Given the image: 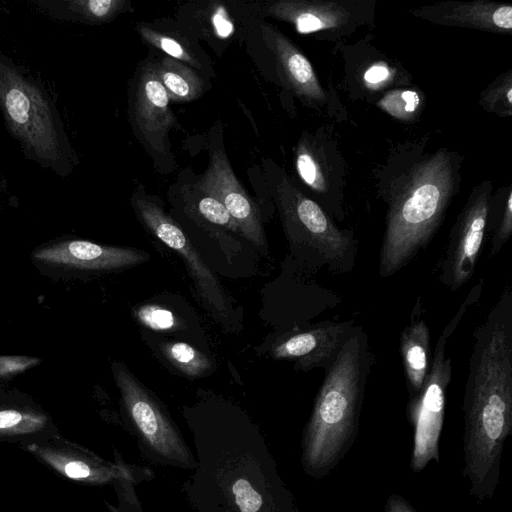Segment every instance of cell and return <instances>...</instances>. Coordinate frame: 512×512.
<instances>
[{"mask_svg":"<svg viewBox=\"0 0 512 512\" xmlns=\"http://www.w3.org/2000/svg\"><path fill=\"white\" fill-rule=\"evenodd\" d=\"M463 399V475L470 495L492 498L512 429V289L507 286L473 333Z\"/></svg>","mask_w":512,"mask_h":512,"instance_id":"6da1fadb","label":"cell"},{"mask_svg":"<svg viewBox=\"0 0 512 512\" xmlns=\"http://www.w3.org/2000/svg\"><path fill=\"white\" fill-rule=\"evenodd\" d=\"M196 467L182 484L197 512H298L262 435L252 425L190 420Z\"/></svg>","mask_w":512,"mask_h":512,"instance_id":"7a4b0ae2","label":"cell"},{"mask_svg":"<svg viewBox=\"0 0 512 512\" xmlns=\"http://www.w3.org/2000/svg\"><path fill=\"white\" fill-rule=\"evenodd\" d=\"M373 362L368 336L356 325L325 370L303 431L301 462L307 475L315 479L327 475L353 444Z\"/></svg>","mask_w":512,"mask_h":512,"instance_id":"3957f363","label":"cell"},{"mask_svg":"<svg viewBox=\"0 0 512 512\" xmlns=\"http://www.w3.org/2000/svg\"><path fill=\"white\" fill-rule=\"evenodd\" d=\"M448 159L437 154L412 174L390 203L379 253V275L393 276L429 244L440 226L452 192Z\"/></svg>","mask_w":512,"mask_h":512,"instance_id":"277c9868","label":"cell"},{"mask_svg":"<svg viewBox=\"0 0 512 512\" xmlns=\"http://www.w3.org/2000/svg\"><path fill=\"white\" fill-rule=\"evenodd\" d=\"M0 111L25 156L67 177L78 158L55 104L40 83L0 54Z\"/></svg>","mask_w":512,"mask_h":512,"instance_id":"5b68a950","label":"cell"},{"mask_svg":"<svg viewBox=\"0 0 512 512\" xmlns=\"http://www.w3.org/2000/svg\"><path fill=\"white\" fill-rule=\"evenodd\" d=\"M273 194L292 252L332 272L353 269L357 246L350 231L339 229L285 174L274 184Z\"/></svg>","mask_w":512,"mask_h":512,"instance_id":"8992f818","label":"cell"},{"mask_svg":"<svg viewBox=\"0 0 512 512\" xmlns=\"http://www.w3.org/2000/svg\"><path fill=\"white\" fill-rule=\"evenodd\" d=\"M21 447L69 480L112 486L118 500L117 506L109 508L112 512H142L135 488L155 477L151 468L127 463L117 450L115 461H108L55 432Z\"/></svg>","mask_w":512,"mask_h":512,"instance_id":"52a82bcc","label":"cell"},{"mask_svg":"<svg viewBox=\"0 0 512 512\" xmlns=\"http://www.w3.org/2000/svg\"><path fill=\"white\" fill-rule=\"evenodd\" d=\"M122 408L142 456L151 464L193 471L196 458L158 399L123 364L112 365Z\"/></svg>","mask_w":512,"mask_h":512,"instance_id":"ba28073f","label":"cell"},{"mask_svg":"<svg viewBox=\"0 0 512 512\" xmlns=\"http://www.w3.org/2000/svg\"><path fill=\"white\" fill-rule=\"evenodd\" d=\"M482 287L481 279L442 330L435 344L423 386L418 395L408 400L407 417L414 429L410 462L414 472H420L431 460L439 462V438L444 420L446 392L452 376V362L446 351L447 343L468 308L479 299Z\"/></svg>","mask_w":512,"mask_h":512,"instance_id":"9c48e42d","label":"cell"},{"mask_svg":"<svg viewBox=\"0 0 512 512\" xmlns=\"http://www.w3.org/2000/svg\"><path fill=\"white\" fill-rule=\"evenodd\" d=\"M131 202L147 230L182 258L208 312L222 326L232 328L236 316L231 302L181 226L143 191H135Z\"/></svg>","mask_w":512,"mask_h":512,"instance_id":"30bf717a","label":"cell"},{"mask_svg":"<svg viewBox=\"0 0 512 512\" xmlns=\"http://www.w3.org/2000/svg\"><path fill=\"white\" fill-rule=\"evenodd\" d=\"M490 192L480 189L471 195L455 221L440 258L439 279L449 291H456L474 275L487 231Z\"/></svg>","mask_w":512,"mask_h":512,"instance_id":"8fae6325","label":"cell"},{"mask_svg":"<svg viewBox=\"0 0 512 512\" xmlns=\"http://www.w3.org/2000/svg\"><path fill=\"white\" fill-rule=\"evenodd\" d=\"M353 321H323L306 329L278 338L270 347L269 355L276 360L292 362L301 371L315 368L327 370L352 335Z\"/></svg>","mask_w":512,"mask_h":512,"instance_id":"7c38bea8","label":"cell"},{"mask_svg":"<svg viewBox=\"0 0 512 512\" xmlns=\"http://www.w3.org/2000/svg\"><path fill=\"white\" fill-rule=\"evenodd\" d=\"M193 187L222 203L239 226L242 236L259 249L265 248L259 209L238 181L222 150L211 153L207 170Z\"/></svg>","mask_w":512,"mask_h":512,"instance_id":"4fadbf2b","label":"cell"},{"mask_svg":"<svg viewBox=\"0 0 512 512\" xmlns=\"http://www.w3.org/2000/svg\"><path fill=\"white\" fill-rule=\"evenodd\" d=\"M43 263L70 269L112 271L143 263L149 255L136 248L109 246L87 240H66L34 251Z\"/></svg>","mask_w":512,"mask_h":512,"instance_id":"5bb4252c","label":"cell"},{"mask_svg":"<svg viewBox=\"0 0 512 512\" xmlns=\"http://www.w3.org/2000/svg\"><path fill=\"white\" fill-rule=\"evenodd\" d=\"M131 117L150 147L163 152L167 133L175 125L176 118L155 64H146L139 73L132 97Z\"/></svg>","mask_w":512,"mask_h":512,"instance_id":"9a60e30c","label":"cell"},{"mask_svg":"<svg viewBox=\"0 0 512 512\" xmlns=\"http://www.w3.org/2000/svg\"><path fill=\"white\" fill-rule=\"evenodd\" d=\"M263 39L274 55L278 71L285 85L298 97L321 103L325 94L308 59L277 28L262 25Z\"/></svg>","mask_w":512,"mask_h":512,"instance_id":"2e32d148","label":"cell"},{"mask_svg":"<svg viewBox=\"0 0 512 512\" xmlns=\"http://www.w3.org/2000/svg\"><path fill=\"white\" fill-rule=\"evenodd\" d=\"M399 352L411 398L419 394L432 358L430 330L422 317L420 299L413 308L409 323L401 332Z\"/></svg>","mask_w":512,"mask_h":512,"instance_id":"e0dca14e","label":"cell"},{"mask_svg":"<svg viewBox=\"0 0 512 512\" xmlns=\"http://www.w3.org/2000/svg\"><path fill=\"white\" fill-rule=\"evenodd\" d=\"M269 16L285 21L302 34L339 28L346 24L351 12L336 2L282 0L267 8Z\"/></svg>","mask_w":512,"mask_h":512,"instance_id":"ac0fdd59","label":"cell"},{"mask_svg":"<svg viewBox=\"0 0 512 512\" xmlns=\"http://www.w3.org/2000/svg\"><path fill=\"white\" fill-rule=\"evenodd\" d=\"M423 16L435 22L510 31L512 7L485 2L446 3L426 9Z\"/></svg>","mask_w":512,"mask_h":512,"instance_id":"d6986e66","label":"cell"},{"mask_svg":"<svg viewBox=\"0 0 512 512\" xmlns=\"http://www.w3.org/2000/svg\"><path fill=\"white\" fill-rule=\"evenodd\" d=\"M35 4L51 18L84 24L110 22L129 8L126 0H56Z\"/></svg>","mask_w":512,"mask_h":512,"instance_id":"ffe728a7","label":"cell"},{"mask_svg":"<svg viewBox=\"0 0 512 512\" xmlns=\"http://www.w3.org/2000/svg\"><path fill=\"white\" fill-rule=\"evenodd\" d=\"M54 432L43 411L28 406H0V441H36Z\"/></svg>","mask_w":512,"mask_h":512,"instance_id":"44dd1931","label":"cell"},{"mask_svg":"<svg viewBox=\"0 0 512 512\" xmlns=\"http://www.w3.org/2000/svg\"><path fill=\"white\" fill-rule=\"evenodd\" d=\"M157 75L170 100L189 102L203 92L204 83L198 73L189 65L169 56L155 64Z\"/></svg>","mask_w":512,"mask_h":512,"instance_id":"7402d4cb","label":"cell"},{"mask_svg":"<svg viewBox=\"0 0 512 512\" xmlns=\"http://www.w3.org/2000/svg\"><path fill=\"white\" fill-rule=\"evenodd\" d=\"M184 198L190 217L197 220L198 223H204L205 228H212L214 236L219 235L220 232L242 236L237 223L223 204L214 197L191 186L184 192Z\"/></svg>","mask_w":512,"mask_h":512,"instance_id":"603a6c76","label":"cell"},{"mask_svg":"<svg viewBox=\"0 0 512 512\" xmlns=\"http://www.w3.org/2000/svg\"><path fill=\"white\" fill-rule=\"evenodd\" d=\"M159 349L176 370L188 377L199 378L212 370L211 359L190 344L167 341L161 343Z\"/></svg>","mask_w":512,"mask_h":512,"instance_id":"cb8c5ba5","label":"cell"},{"mask_svg":"<svg viewBox=\"0 0 512 512\" xmlns=\"http://www.w3.org/2000/svg\"><path fill=\"white\" fill-rule=\"evenodd\" d=\"M139 34L145 42L163 51L167 56L185 63L190 67L201 68L198 59L180 40L146 25L139 26Z\"/></svg>","mask_w":512,"mask_h":512,"instance_id":"d4e9b609","label":"cell"},{"mask_svg":"<svg viewBox=\"0 0 512 512\" xmlns=\"http://www.w3.org/2000/svg\"><path fill=\"white\" fill-rule=\"evenodd\" d=\"M295 166L300 178L317 192L326 190L323 168L308 141H301L296 150Z\"/></svg>","mask_w":512,"mask_h":512,"instance_id":"484cf974","label":"cell"},{"mask_svg":"<svg viewBox=\"0 0 512 512\" xmlns=\"http://www.w3.org/2000/svg\"><path fill=\"white\" fill-rule=\"evenodd\" d=\"M489 224L491 239H490V257H496L501 251L502 247L509 240L512 233V193L508 192L507 198L503 205L493 218L490 219Z\"/></svg>","mask_w":512,"mask_h":512,"instance_id":"4316f807","label":"cell"},{"mask_svg":"<svg viewBox=\"0 0 512 512\" xmlns=\"http://www.w3.org/2000/svg\"><path fill=\"white\" fill-rule=\"evenodd\" d=\"M134 317L138 322L154 331H174L181 328V323L168 309L156 305L145 304L134 310Z\"/></svg>","mask_w":512,"mask_h":512,"instance_id":"83f0119b","label":"cell"},{"mask_svg":"<svg viewBox=\"0 0 512 512\" xmlns=\"http://www.w3.org/2000/svg\"><path fill=\"white\" fill-rule=\"evenodd\" d=\"M40 363L41 360L37 357L23 355L0 356V378L22 373Z\"/></svg>","mask_w":512,"mask_h":512,"instance_id":"f1b7e54d","label":"cell"},{"mask_svg":"<svg viewBox=\"0 0 512 512\" xmlns=\"http://www.w3.org/2000/svg\"><path fill=\"white\" fill-rule=\"evenodd\" d=\"M210 24L213 28V33L221 39L230 37L234 32L233 22L223 6L213 9L210 16Z\"/></svg>","mask_w":512,"mask_h":512,"instance_id":"f546056e","label":"cell"},{"mask_svg":"<svg viewBox=\"0 0 512 512\" xmlns=\"http://www.w3.org/2000/svg\"><path fill=\"white\" fill-rule=\"evenodd\" d=\"M385 512H417L403 497L391 494L386 502Z\"/></svg>","mask_w":512,"mask_h":512,"instance_id":"4dcf8cb0","label":"cell"},{"mask_svg":"<svg viewBox=\"0 0 512 512\" xmlns=\"http://www.w3.org/2000/svg\"><path fill=\"white\" fill-rule=\"evenodd\" d=\"M388 75L389 70L385 65L376 64L366 71L364 78L368 83L376 84L384 81Z\"/></svg>","mask_w":512,"mask_h":512,"instance_id":"1f68e13d","label":"cell"},{"mask_svg":"<svg viewBox=\"0 0 512 512\" xmlns=\"http://www.w3.org/2000/svg\"><path fill=\"white\" fill-rule=\"evenodd\" d=\"M401 100L404 103V112H414L419 104V97L414 91H403L400 94Z\"/></svg>","mask_w":512,"mask_h":512,"instance_id":"d6a6232c","label":"cell"},{"mask_svg":"<svg viewBox=\"0 0 512 512\" xmlns=\"http://www.w3.org/2000/svg\"><path fill=\"white\" fill-rule=\"evenodd\" d=\"M1 9V8H0Z\"/></svg>","mask_w":512,"mask_h":512,"instance_id":"836d02e7","label":"cell"}]
</instances>
